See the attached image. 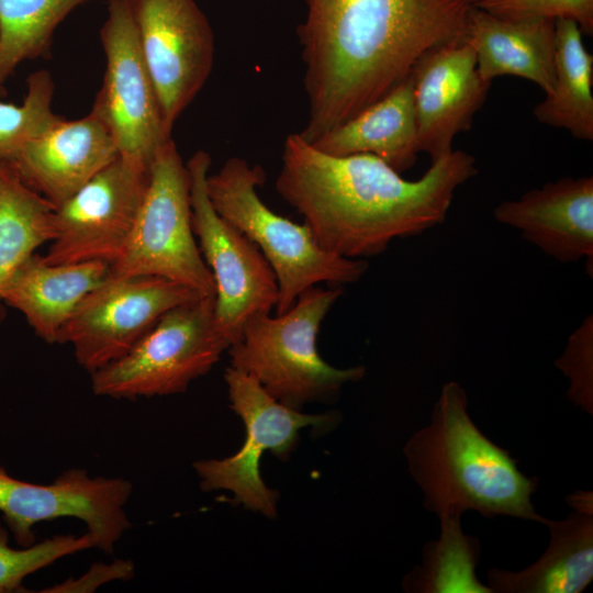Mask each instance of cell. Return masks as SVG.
I'll list each match as a JSON object with an SVG mask.
<instances>
[{
    "instance_id": "obj_1",
    "label": "cell",
    "mask_w": 593,
    "mask_h": 593,
    "mask_svg": "<svg viewBox=\"0 0 593 593\" xmlns=\"http://www.w3.org/2000/svg\"><path fill=\"white\" fill-rule=\"evenodd\" d=\"M298 29L309 119L298 133L311 144L382 99L419 59L462 40L463 0H305Z\"/></svg>"
},
{
    "instance_id": "obj_2",
    "label": "cell",
    "mask_w": 593,
    "mask_h": 593,
    "mask_svg": "<svg viewBox=\"0 0 593 593\" xmlns=\"http://www.w3.org/2000/svg\"><path fill=\"white\" fill-rule=\"evenodd\" d=\"M281 160L277 192L325 250L350 259L443 223L455 191L478 172L473 156L452 149L411 181L373 155L332 156L298 133L286 137Z\"/></svg>"
},
{
    "instance_id": "obj_3",
    "label": "cell",
    "mask_w": 593,
    "mask_h": 593,
    "mask_svg": "<svg viewBox=\"0 0 593 593\" xmlns=\"http://www.w3.org/2000/svg\"><path fill=\"white\" fill-rule=\"evenodd\" d=\"M403 454L424 507L438 518L475 511L486 518L545 521L532 502L538 478L524 474L510 451L479 429L456 381L444 384L429 423L413 433Z\"/></svg>"
},
{
    "instance_id": "obj_4",
    "label": "cell",
    "mask_w": 593,
    "mask_h": 593,
    "mask_svg": "<svg viewBox=\"0 0 593 593\" xmlns=\"http://www.w3.org/2000/svg\"><path fill=\"white\" fill-rule=\"evenodd\" d=\"M266 180L259 165L231 157L206 177L214 210L260 249L278 283L276 314L289 310L305 290L358 281L367 271L363 259L345 258L325 250L310 228L275 213L258 195Z\"/></svg>"
},
{
    "instance_id": "obj_5",
    "label": "cell",
    "mask_w": 593,
    "mask_h": 593,
    "mask_svg": "<svg viewBox=\"0 0 593 593\" xmlns=\"http://www.w3.org/2000/svg\"><path fill=\"white\" fill-rule=\"evenodd\" d=\"M340 288L315 286L281 314L251 316L238 342L227 349L231 367L255 378L271 396L296 410L362 379L365 367L331 366L316 346L324 318L343 294Z\"/></svg>"
},
{
    "instance_id": "obj_6",
    "label": "cell",
    "mask_w": 593,
    "mask_h": 593,
    "mask_svg": "<svg viewBox=\"0 0 593 593\" xmlns=\"http://www.w3.org/2000/svg\"><path fill=\"white\" fill-rule=\"evenodd\" d=\"M156 276L215 296L191 222L190 179L171 138L155 153L144 198L121 257L108 277Z\"/></svg>"
},
{
    "instance_id": "obj_7",
    "label": "cell",
    "mask_w": 593,
    "mask_h": 593,
    "mask_svg": "<svg viewBox=\"0 0 593 593\" xmlns=\"http://www.w3.org/2000/svg\"><path fill=\"white\" fill-rule=\"evenodd\" d=\"M228 349L214 318V296H201L166 312L122 357L91 374L96 395L114 399L184 392Z\"/></svg>"
},
{
    "instance_id": "obj_8",
    "label": "cell",
    "mask_w": 593,
    "mask_h": 593,
    "mask_svg": "<svg viewBox=\"0 0 593 593\" xmlns=\"http://www.w3.org/2000/svg\"><path fill=\"white\" fill-rule=\"evenodd\" d=\"M224 380L231 409L242 418L246 438L231 457L193 463L200 486L205 492L230 491L236 504L273 518L279 494L261 479L262 455L270 451L278 458L288 457L302 428H328L339 416L335 413L304 414L290 407L271 396L255 378L231 366L224 372Z\"/></svg>"
},
{
    "instance_id": "obj_9",
    "label": "cell",
    "mask_w": 593,
    "mask_h": 593,
    "mask_svg": "<svg viewBox=\"0 0 593 593\" xmlns=\"http://www.w3.org/2000/svg\"><path fill=\"white\" fill-rule=\"evenodd\" d=\"M186 166L192 230L215 283V324L230 347L251 316L276 307L277 278L257 245L214 210L206 192L210 154L198 150Z\"/></svg>"
},
{
    "instance_id": "obj_10",
    "label": "cell",
    "mask_w": 593,
    "mask_h": 593,
    "mask_svg": "<svg viewBox=\"0 0 593 593\" xmlns=\"http://www.w3.org/2000/svg\"><path fill=\"white\" fill-rule=\"evenodd\" d=\"M100 42L107 67L90 111L111 132L119 155L149 166L171 133L142 54L132 0H108Z\"/></svg>"
},
{
    "instance_id": "obj_11",
    "label": "cell",
    "mask_w": 593,
    "mask_h": 593,
    "mask_svg": "<svg viewBox=\"0 0 593 593\" xmlns=\"http://www.w3.org/2000/svg\"><path fill=\"white\" fill-rule=\"evenodd\" d=\"M201 293L156 276L107 279L78 305L58 343L90 373L126 354L169 310Z\"/></svg>"
},
{
    "instance_id": "obj_12",
    "label": "cell",
    "mask_w": 593,
    "mask_h": 593,
    "mask_svg": "<svg viewBox=\"0 0 593 593\" xmlns=\"http://www.w3.org/2000/svg\"><path fill=\"white\" fill-rule=\"evenodd\" d=\"M132 489L126 479L91 477L80 468L68 469L47 484L26 482L0 466V512L21 547L35 542L37 523L70 517L86 524L94 548L112 553L131 527L125 505Z\"/></svg>"
},
{
    "instance_id": "obj_13",
    "label": "cell",
    "mask_w": 593,
    "mask_h": 593,
    "mask_svg": "<svg viewBox=\"0 0 593 593\" xmlns=\"http://www.w3.org/2000/svg\"><path fill=\"white\" fill-rule=\"evenodd\" d=\"M149 166L118 155L55 209L49 264L102 261L122 255L141 208Z\"/></svg>"
},
{
    "instance_id": "obj_14",
    "label": "cell",
    "mask_w": 593,
    "mask_h": 593,
    "mask_svg": "<svg viewBox=\"0 0 593 593\" xmlns=\"http://www.w3.org/2000/svg\"><path fill=\"white\" fill-rule=\"evenodd\" d=\"M139 45L168 132L206 82L214 36L194 0H132Z\"/></svg>"
},
{
    "instance_id": "obj_15",
    "label": "cell",
    "mask_w": 593,
    "mask_h": 593,
    "mask_svg": "<svg viewBox=\"0 0 593 593\" xmlns=\"http://www.w3.org/2000/svg\"><path fill=\"white\" fill-rule=\"evenodd\" d=\"M490 87L465 37L424 55L413 68L419 152L432 163L450 153L454 137L470 128Z\"/></svg>"
},
{
    "instance_id": "obj_16",
    "label": "cell",
    "mask_w": 593,
    "mask_h": 593,
    "mask_svg": "<svg viewBox=\"0 0 593 593\" xmlns=\"http://www.w3.org/2000/svg\"><path fill=\"white\" fill-rule=\"evenodd\" d=\"M118 155L111 132L90 111L77 120L60 118L8 161L56 209Z\"/></svg>"
},
{
    "instance_id": "obj_17",
    "label": "cell",
    "mask_w": 593,
    "mask_h": 593,
    "mask_svg": "<svg viewBox=\"0 0 593 593\" xmlns=\"http://www.w3.org/2000/svg\"><path fill=\"white\" fill-rule=\"evenodd\" d=\"M494 217L562 262L593 264V177L563 178L500 203Z\"/></svg>"
},
{
    "instance_id": "obj_18",
    "label": "cell",
    "mask_w": 593,
    "mask_h": 593,
    "mask_svg": "<svg viewBox=\"0 0 593 593\" xmlns=\"http://www.w3.org/2000/svg\"><path fill=\"white\" fill-rule=\"evenodd\" d=\"M572 508L560 521L545 517L550 533L547 549L533 564L519 571L490 569L491 593H581L593 580V493L569 494Z\"/></svg>"
},
{
    "instance_id": "obj_19",
    "label": "cell",
    "mask_w": 593,
    "mask_h": 593,
    "mask_svg": "<svg viewBox=\"0 0 593 593\" xmlns=\"http://www.w3.org/2000/svg\"><path fill=\"white\" fill-rule=\"evenodd\" d=\"M483 80L515 76L549 92L555 78V21L507 20L471 7L466 22Z\"/></svg>"
},
{
    "instance_id": "obj_20",
    "label": "cell",
    "mask_w": 593,
    "mask_h": 593,
    "mask_svg": "<svg viewBox=\"0 0 593 593\" xmlns=\"http://www.w3.org/2000/svg\"><path fill=\"white\" fill-rule=\"evenodd\" d=\"M102 261L49 264L32 255L1 293V300L25 316L35 334L58 343L63 327L81 301L108 277Z\"/></svg>"
},
{
    "instance_id": "obj_21",
    "label": "cell",
    "mask_w": 593,
    "mask_h": 593,
    "mask_svg": "<svg viewBox=\"0 0 593 593\" xmlns=\"http://www.w3.org/2000/svg\"><path fill=\"white\" fill-rule=\"evenodd\" d=\"M311 145L332 156L373 155L398 172L410 169L419 153L413 70L382 99Z\"/></svg>"
},
{
    "instance_id": "obj_22",
    "label": "cell",
    "mask_w": 593,
    "mask_h": 593,
    "mask_svg": "<svg viewBox=\"0 0 593 593\" xmlns=\"http://www.w3.org/2000/svg\"><path fill=\"white\" fill-rule=\"evenodd\" d=\"M582 34L574 21L555 20L553 85L533 112L542 124L592 141L593 56L586 51Z\"/></svg>"
},
{
    "instance_id": "obj_23",
    "label": "cell",
    "mask_w": 593,
    "mask_h": 593,
    "mask_svg": "<svg viewBox=\"0 0 593 593\" xmlns=\"http://www.w3.org/2000/svg\"><path fill=\"white\" fill-rule=\"evenodd\" d=\"M55 208L26 186L8 160H0L1 293L21 266L55 235Z\"/></svg>"
},
{
    "instance_id": "obj_24",
    "label": "cell",
    "mask_w": 593,
    "mask_h": 593,
    "mask_svg": "<svg viewBox=\"0 0 593 593\" xmlns=\"http://www.w3.org/2000/svg\"><path fill=\"white\" fill-rule=\"evenodd\" d=\"M461 516L439 517L440 535L423 548L422 561L402 581L413 593H491L477 577L480 542L466 535Z\"/></svg>"
},
{
    "instance_id": "obj_25",
    "label": "cell",
    "mask_w": 593,
    "mask_h": 593,
    "mask_svg": "<svg viewBox=\"0 0 593 593\" xmlns=\"http://www.w3.org/2000/svg\"><path fill=\"white\" fill-rule=\"evenodd\" d=\"M89 1L0 0V96L21 63L49 57L57 26Z\"/></svg>"
},
{
    "instance_id": "obj_26",
    "label": "cell",
    "mask_w": 593,
    "mask_h": 593,
    "mask_svg": "<svg viewBox=\"0 0 593 593\" xmlns=\"http://www.w3.org/2000/svg\"><path fill=\"white\" fill-rule=\"evenodd\" d=\"M54 89L51 74L42 69L29 75L22 105L0 101V160H11L61 118L52 108Z\"/></svg>"
},
{
    "instance_id": "obj_27",
    "label": "cell",
    "mask_w": 593,
    "mask_h": 593,
    "mask_svg": "<svg viewBox=\"0 0 593 593\" xmlns=\"http://www.w3.org/2000/svg\"><path fill=\"white\" fill-rule=\"evenodd\" d=\"M94 548L92 537L55 535L21 549L9 545V529L0 522V593L24 592L23 581L55 561Z\"/></svg>"
},
{
    "instance_id": "obj_28",
    "label": "cell",
    "mask_w": 593,
    "mask_h": 593,
    "mask_svg": "<svg viewBox=\"0 0 593 593\" xmlns=\"http://www.w3.org/2000/svg\"><path fill=\"white\" fill-rule=\"evenodd\" d=\"M556 367L569 380L568 398L583 411L593 413V317L588 315L570 335Z\"/></svg>"
},
{
    "instance_id": "obj_29",
    "label": "cell",
    "mask_w": 593,
    "mask_h": 593,
    "mask_svg": "<svg viewBox=\"0 0 593 593\" xmlns=\"http://www.w3.org/2000/svg\"><path fill=\"white\" fill-rule=\"evenodd\" d=\"M478 8L507 20L568 19L593 33V0H486Z\"/></svg>"
},
{
    "instance_id": "obj_30",
    "label": "cell",
    "mask_w": 593,
    "mask_h": 593,
    "mask_svg": "<svg viewBox=\"0 0 593 593\" xmlns=\"http://www.w3.org/2000/svg\"><path fill=\"white\" fill-rule=\"evenodd\" d=\"M135 567L132 561L119 560L112 564L98 563L77 580H66L43 592H92L109 581H126L133 578Z\"/></svg>"
},
{
    "instance_id": "obj_31",
    "label": "cell",
    "mask_w": 593,
    "mask_h": 593,
    "mask_svg": "<svg viewBox=\"0 0 593 593\" xmlns=\"http://www.w3.org/2000/svg\"><path fill=\"white\" fill-rule=\"evenodd\" d=\"M470 7H478L486 0H463Z\"/></svg>"
}]
</instances>
